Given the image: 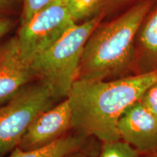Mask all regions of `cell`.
<instances>
[{"label": "cell", "instance_id": "obj_1", "mask_svg": "<svg viewBox=\"0 0 157 157\" xmlns=\"http://www.w3.org/2000/svg\"><path fill=\"white\" fill-rule=\"evenodd\" d=\"M156 81L157 70L109 81L76 80L67 97L72 129L101 143L120 140L119 118Z\"/></svg>", "mask_w": 157, "mask_h": 157}, {"label": "cell", "instance_id": "obj_2", "mask_svg": "<svg viewBox=\"0 0 157 157\" xmlns=\"http://www.w3.org/2000/svg\"><path fill=\"white\" fill-rule=\"evenodd\" d=\"M156 1L140 0L111 21H101L84 45L77 79L109 81L136 75L135 38Z\"/></svg>", "mask_w": 157, "mask_h": 157}, {"label": "cell", "instance_id": "obj_16", "mask_svg": "<svg viewBox=\"0 0 157 157\" xmlns=\"http://www.w3.org/2000/svg\"><path fill=\"white\" fill-rule=\"evenodd\" d=\"M140 0H104L103 15L104 17L108 14L119 9H122L127 5H133Z\"/></svg>", "mask_w": 157, "mask_h": 157}, {"label": "cell", "instance_id": "obj_15", "mask_svg": "<svg viewBox=\"0 0 157 157\" xmlns=\"http://www.w3.org/2000/svg\"><path fill=\"white\" fill-rule=\"evenodd\" d=\"M99 142L98 140H95L85 148L66 155L64 157H98L101 147V143L100 146L98 145V143Z\"/></svg>", "mask_w": 157, "mask_h": 157}, {"label": "cell", "instance_id": "obj_10", "mask_svg": "<svg viewBox=\"0 0 157 157\" xmlns=\"http://www.w3.org/2000/svg\"><path fill=\"white\" fill-rule=\"evenodd\" d=\"M95 138L86 137L72 129L56 142L43 148L31 151H21L15 148L9 157H64L91 144Z\"/></svg>", "mask_w": 157, "mask_h": 157}, {"label": "cell", "instance_id": "obj_4", "mask_svg": "<svg viewBox=\"0 0 157 157\" xmlns=\"http://www.w3.org/2000/svg\"><path fill=\"white\" fill-rule=\"evenodd\" d=\"M58 103L50 89L35 80L0 105V157L10 154L33 121Z\"/></svg>", "mask_w": 157, "mask_h": 157}, {"label": "cell", "instance_id": "obj_19", "mask_svg": "<svg viewBox=\"0 0 157 157\" xmlns=\"http://www.w3.org/2000/svg\"><path fill=\"white\" fill-rule=\"evenodd\" d=\"M139 157H157V147L154 150H152L151 151L143 154H140Z\"/></svg>", "mask_w": 157, "mask_h": 157}, {"label": "cell", "instance_id": "obj_13", "mask_svg": "<svg viewBox=\"0 0 157 157\" xmlns=\"http://www.w3.org/2000/svg\"><path fill=\"white\" fill-rule=\"evenodd\" d=\"M21 6L20 23L23 24L28 21L37 12L50 4L52 0H17Z\"/></svg>", "mask_w": 157, "mask_h": 157}, {"label": "cell", "instance_id": "obj_14", "mask_svg": "<svg viewBox=\"0 0 157 157\" xmlns=\"http://www.w3.org/2000/svg\"><path fill=\"white\" fill-rule=\"evenodd\" d=\"M139 101L157 117V81L147 88Z\"/></svg>", "mask_w": 157, "mask_h": 157}, {"label": "cell", "instance_id": "obj_7", "mask_svg": "<svg viewBox=\"0 0 157 157\" xmlns=\"http://www.w3.org/2000/svg\"><path fill=\"white\" fill-rule=\"evenodd\" d=\"M117 129L120 140L140 154L157 147V117L139 101L124 111L118 121Z\"/></svg>", "mask_w": 157, "mask_h": 157}, {"label": "cell", "instance_id": "obj_12", "mask_svg": "<svg viewBox=\"0 0 157 157\" xmlns=\"http://www.w3.org/2000/svg\"><path fill=\"white\" fill-rule=\"evenodd\" d=\"M134 148L122 140L101 143L98 157H139Z\"/></svg>", "mask_w": 157, "mask_h": 157}, {"label": "cell", "instance_id": "obj_3", "mask_svg": "<svg viewBox=\"0 0 157 157\" xmlns=\"http://www.w3.org/2000/svg\"><path fill=\"white\" fill-rule=\"evenodd\" d=\"M103 18L101 15L76 23L31 63L35 79L44 84L58 102L67 98L77 79L84 45Z\"/></svg>", "mask_w": 157, "mask_h": 157}, {"label": "cell", "instance_id": "obj_8", "mask_svg": "<svg viewBox=\"0 0 157 157\" xmlns=\"http://www.w3.org/2000/svg\"><path fill=\"white\" fill-rule=\"evenodd\" d=\"M35 80L31 64L21 55L16 36L0 43V105Z\"/></svg>", "mask_w": 157, "mask_h": 157}, {"label": "cell", "instance_id": "obj_9", "mask_svg": "<svg viewBox=\"0 0 157 157\" xmlns=\"http://www.w3.org/2000/svg\"><path fill=\"white\" fill-rule=\"evenodd\" d=\"M135 52L136 75L157 70V0L139 27Z\"/></svg>", "mask_w": 157, "mask_h": 157}, {"label": "cell", "instance_id": "obj_6", "mask_svg": "<svg viewBox=\"0 0 157 157\" xmlns=\"http://www.w3.org/2000/svg\"><path fill=\"white\" fill-rule=\"evenodd\" d=\"M72 130L71 112L67 98L41 113L33 121L16 148L31 151L56 142Z\"/></svg>", "mask_w": 157, "mask_h": 157}, {"label": "cell", "instance_id": "obj_5", "mask_svg": "<svg viewBox=\"0 0 157 157\" xmlns=\"http://www.w3.org/2000/svg\"><path fill=\"white\" fill-rule=\"evenodd\" d=\"M75 24L63 1L52 0L20 25L15 36L23 58L31 64Z\"/></svg>", "mask_w": 157, "mask_h": 157}, {"label": "cell", "instance_id": "obj_18", "mask_svg": "<svg viewBox=\"0 0 157 157\" xmlns=\"http://www.w3.org/2000/svg\"><path fill=\"white\" fill-rule=\"evenodd\" d=\"M15 21L10 17H0V39L14 28Z\"/></svg>", "mask_w": 157, "mask_h": 157}, {"label": "cell", "instance_id": "obj_11", "mask_svg": "<svg viewBox=\"0 0 157 157\" xmlns=\"http://www.w3.org/2000/svg\"><path fill=\"white\" fill-rule=\"evenodd\" d=\"M75 23H81L103 15L104 0H63Z\"/></svg>", "mask_w": 157, "mask_h": 157}, {"label": "cell", "instance_id": "obj_17", "mask_svg": "<svg viewBox=\"0 0 157 157\" xmlns=\"http://www.w3.org/2000/svg\"><path fill=\"white\" fill-rule=\"evenodd\" d=\"M18 5L17 0H0V17H10Z\"/></svg>", "mask_w": 157, "mask_h": 157}]
</instances>
